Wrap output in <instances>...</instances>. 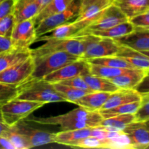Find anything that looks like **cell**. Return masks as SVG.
Masks as SVG:
<instances>
[{"mask_svg": "<svg viewBox=\"0 0 149 149\" xmlns=\"http://www.w3.org/2000/svg\"><path fill=\"white\" fill-rule=\"evenodd\" d=\"M103 119V116L98 111H90L79 106L64 114L34 118L29 121L40 125L60 126L61 131H66L97 127Z\"/></svg>", "mask_w": 149, "mask_h": 149, "instance_id": "obj_1", "label": "cell"}, {"mask_svg": "<svg viewBox=\"0 0 149 149\" xmlns=\"http://www.w3.org/2000/svg\"><path fill=\"white\" fill-rule=\"evenodd\" d=\"M16 98L42 103L66 102V100L56 91L53 84L45 79H31L17 87Z\"/></svg>", "mask_w": 149, "mask_h": 149, "instance_id": "obj_2", "label": "cell"}, {"mask_svg": "<svg viewBox=\"0 0 149 149\" xmlns=\"http://www.w3.org/2000/svg\"><path fill=\"white\" fill-rule=\"evenodd\" d=\"M33 58L34 60V68L29 79H44L48 74L80 58L68 52L58 51Z\"/></svg>", "mask_w": 149, "mask_h": 149, "instance_id": "obj_3", "label": "cell"}, {"mask_svg": "<svg viewBox=\"0 0 149 149\" xmlns=\"http://www.w3.org/2000/svg\"><path fill=\"white\" fill-rule=\"evenodd\" d=\"M79 36L81 38L84 45V51L80 58L86 61L102 57L113 56L119 50V44L113 39L100 37L90 33Z\"/></svg>", "mask_w": 149, "mask_h": 149, "instance_id": "obj_4", "label": "cell"}, {"mask_svg": "<svg viewBox=\"0 0 149 149\" xmlns=\"http://www.w3.org/2000/svg\"><path fill=\"white\" fill-rule=\"evenodd\" d=\"M44 105L39 102L20 100L15 97L1 106L3 120L9 127L13 126Z\"/></svg>", "mask_w": 149, "mask_h": 149, "instance_id": "obj_5", "label": "cell"}, {"mask_svg": "<svg viewBox=\"0 0 149 149\" xmlns=\"http://www.w3.org/2000/svg\"><path fill=\"white\" fill-rule=\"evenodd\" d=\"M58 51H65L81 58L84 51V42L80 36L47 39L45 40L44 45L36 49H31V55L33 58H37Z\"/></svg>", "mask_w": 149, "mask_h": 149, "instance_id": "obj_6", "label": "cell"}, {"mask_svg": "<svg viewBox=\"0 0 149 149\" xmlns=\"http://www.w3.org/2000/svg\"><path fill=\"white\" fill-rule=\"evenodd\" d=\"M81 7V0H74L71 4L63 11L42 19L36 26V36L48 33L58 26L67 23L78 15Z\"/></svg>", "mask_w": 149, "mask_h": 149, "instance_id": "obj_7", "label": "cell"}, {"mask_svg": "<svg viewBox=\"0 0 149 149\" xmlns=\"http://www.w3.org/2000/svg\"><path fill=\"white\" fill-rule=\"evenodd\" d=\"M34 68V60L31 55L0 72V82L18 87L30 79Z\"/></svg>", "mask_w": 149, "mask_h": 149, "instance_id": "obj_8", "label": "cell"}, {"mask_svg": "<svg viewBox=\"0 0 149 149\" xmlns=\"http://www.w3.org/2000/svg\"><path fill=\"white\" fill-rule=\"evenodd\" d=\"M127 20H129L125 14L112 3L103 11L97 20L93 22L85 29L79 31L75 36L84 35L94 31L105 30Z\"/></svg>", "mask_w": 149, "mask_h": 149, "instance_id": "obj_9", "label": "cell"}, {"mask_svg": "<svg viewBox=\"0 0 149 149\" xmlns=\"http://www.w3.org/2000/svg\"><path fill=\"white\" fill-rule=\"evenodd\" d=\"M10 39L15 49H30L31 45L37 39L33 19L15 23Z\"/></svg>", "mask_w": 149, "mask_h": 149, "instance_id": "obj_10", "label": "cell"}, {"mask_svg": "<svg viewBox=\"0 0 149 149\" xmlns=\"http://www.w3.org/2000/svg\"><path fill=\"white\" fill-rule=\"evenodd\" d=\"M90 63L88 61L82 58H79L48 74L44 79L51 84L59 83L63 80L88 74L90 73Z\"/></svg>", "mask_w": 149, "mask_h": 149, "instance_id": "obj_11", "label": "cell"}, {"mask_svg": "<svg viewBox=\"0 0 149 149\" xmlns=\"http://www.w3.org/2000/svg\"><path fill=\"white\" fill-rule=\"evenodd\" d=\"M25 137L31 148L53 143L55 133L36 129L28 125L23 120L13 125Z\"/></svg>", "mask_w": 149, "mask_h": 149, "instance_id": "obj_12", "label": "cell"}, {"mask_svg": "<svg viewBox=\"0 0 149 149\" xmlns=\"http://www.w3.org/2000/svg\"><path fill=\"white\" fill-rule=\"evenodd\" d=\"M113 3V0H100L87 6L81 10L74 20V24L78 28L79 31L90 26L97 20L105 10ZM77 35V34H76Z\"/></svg>", "mask_w": 149, "mask_h": 149, "instance_id": "obj_13", "label": "cell"}, {"mask_svg": "<svg viewBox=\"0 0 149 149\" xmlns=\"http://www.w3.org/2000/svg\"><path fill=\"white\" fill-rule=\"evenodd\" d=\"M118 44L138 51L149 50V30L136 29L132 33L114 39Z\"/></svg>", "mask_w": 149, "mask_h": 149, "instance_id": "obj_14", "label": "cell"}, {"mask_svg": "<svg viewBox=\"0 0 149 149\" xmlns=\"http://www.w3.org/2000/svg\"><path fill=\"white\" fill-rule=\"evenodd\" d=\"M122 131L129 136L133 149H144L149 146V130L143 122H132Z\"/></svg>", "mask_w": 149, "mask_h": 149, "instance_id": "obj_15", "label": "cell"}, {"mask_svg": "<svg viewBox=\"0 0 149 149\" xmlns=\"http://www.w3.org/2000/svg\"><path fill=\"white\" fill-rule=\"evenodd\" d=\"M140 100H141V95L135 90L119 89L116 91L111 93L109 98L107 99L100 110L113 109L125 103L140 101Z\"/></svg>", "mask_w": 149, "mask_h": 149, "instance_id": "obj_16", "label": "cell"}, {"mask_svg": "<svg viewBox=\"0 0 149 149\" xmlns=\"http://www.w3.org/2000/svg\"><path fill=\"white\" fill-rule=\"evenodd\" d=\"M116 56L123 58L134 68L146 71L149 70V59L139 51L119 45Z\"/></svg>", "mask_w": 149, "mask_h": 149, "instance_id": "obj_17", "label": "cell"}, {"mask_svg": "<svg viewBox=\"0 0 149 149\" xmlns=\"http://www.w3.org/2000/svg\"><path fill=\"white\" fill-rule=\"evenodd\" d=\"M113 4L129 20L149 10V0H113Z\"/></svg>", "mask_w": 149, "mask_h": 149, "instance_id": "obj_18", "label": "cell"}, {"mask_svg": "<svg viewBox=\"0 0 149 149\" xmlns=\"http://www.w3.org/2000/svg\"><path fill=\"white\" fill-rule=\"evenodd\" d=\"M147 74L146 71L140 69H131L130 71L111 79V81L119 89L135 90L136 86L141 82Z\"/></svg>", "mask_w": 149, "mask_h": 149, "instance_id": "obj_19", "label": "cell"}, {"mask_svg": "<svg viewBox=\"0 0 149 149\" xmlns=\"http://www.w3.org/2000/svg\"><path fill=\"white\" fill-rule=\"evenodd\" d=\"M40 11L36 0H16L13 10L15 23L33 19Z\"/></svg>", "mask_w": 149, "mask_h": 149, "instance_id": "obj_20", "label": "cell"}, {"mask_svg": "<svg viewBox=\"0 0 149 149\" xmlns=\"http://www.w3.org/2000/svg\"><path fill=\"white\" fill-rule=\"evenodd\" d=\"M110 95L111 93L91 92L79 99L75 104L90 111H98L103 107Z\"/></svg>", "mask_w": 149, "mask_h": 149, "instance_id": "obj_21", "label": "cell"}, {"mask_svg": "<svg viewBox=\"0 0 149 149\" xmlns=\"http://www.w3.org/2000/svg\"><path fill=\"white\" fill-rule=\"evenodd\" d=\"M103 148L133 149L129 136L123 131L108 130L107 137L103 141Z\"/></svg>", "mask_w": 149, "mask_h": 149, "instance_id": "obj_22", "label": "cell"}, {"mask_svg": "<svg viewBox=\"0 0 149 149\" xmlns=\"http://www.w3.org/2000/svg\"><path fill=\"white\" fill-rule=\"evenodd\" d=\"M134 30H135V26L130 20H127V21L119 23V24L109 28V29L101 31H91L88 33L100 36V37L116 39L132 33Z\"/></svg>", "mask_w": 149, "mask_h": 149, "instance_id": "obj_23", "label": "cell"}, {"mask_svg": "<svg viewBox=\"0 0 149 149\" xmlns=\"http://www.w3.org/2000/svg\"><path fill=\"white\" fill-rule=\"evenodd\" d=\"M92 128L93 127L61 131V132L55 133L54 143L68 146L70 144L78 141V140L90 136Z\"/></svg>", "mask_w": 149, "mask_h": 149, "instance_id": "obj_24", "label": "cell"}, {"mask_svg": "<svg viewBox=\"0 0 149 149\" xmlns=\"http://www.w3.org/2000/svg\"><path fill=\"white\" fill-rule=\"evenodd\" d=\"M30 49H13L0 55V72L31 56Z\"/></svg>", "mask_w": 149, "mask_h": 149, "instance_id": "obj_25", "label": "cell"}, {"mask_svg": "<svg viewBox=\"0 0 149 149\" xmlns=\"http://www.w3.org/2000/svg\"><path fill=\"white\" fill-rule=\"evenodd\" d=\"M82 77L88 84L89 87L94 92H105L111 93L119 90V88L108 79L93 75L90 73L84 74Z\"/></svg>", "mask_w": 149, "mask_h": 149, "instance_id": "obj_26", "label": "cell"}, {"mask_svg": "<svg viewBox=\"0 0 149 149\" xmlns=\"http://www.w3.org/2000/svg\"><path fill=\"white\" fill-rule=\"evenodd\" d=\"M78 32V28L74 24V22L68 21L54 29L48 33L49 34L47 33L39 36L36 41H45L50 39H65V38L74 37Z\"/></svg>", "mask_w": 149, "mask_h": 149, "instance_id": "obj_27", "label": "cell"}, {"mask_svg": "<svg viewBox=\"0 0 149 149\" xmlns=\"http://www.w3.org/2000/svg\"><path fill=\"white\" fill-rule=\"evenodd\" d=\"M135 122V114L116 115L102 120L99 126L110 131H122L128 125Z\"/></svg>", "mask_w": 149, "mask_h": 149, "instance_id": "obj_28", "label": "cell"}, {"mask_svg": "<svg viewBox=\"0 0 149 149\" xmlns=\"http://www.w3.org/2000/svg\"><path fill=\"white\" fill-rule=\"evenodd\" d=\"M74 0H51L33 18L35 25H37L42 19L52 15L66 9Z\"/></svg>", "mask_w": 149, "mask_h": 149, "instance_id": "obj_29", "label": "cell"}, {"mask_svg": "<svg viewBox=\"0 0 149 149\" xmlns=\"http://www.w3.org/2000/svg\"><path fill=\"white\" fill-rule=\"evenodd\" d=\"M141 104V100L140 101H135L132 103H125L121 106H116L110 109H104V110L98 111L103 119L111 117V116H116V115L122 114H135L138 110L139 109Z\"/></svg>", "mask_w": 149, "mask_h": 149, "instance_id": "obj_30", "label": "cell"}, {"mask_svg": "<svg viewBox=\"0 0 149 149\" xmlns=\"http://www.w3.org/2000/svg\"><path fill=\"white\" fill-rule=\"evenodd\" d=\"M52 84L56 91L66 100V102H70V103H74V104L79 99L81 98L84 95L91 93V92L86 91V90L75 88V87H71V86L65 85V84H61V83H55Z\"/></svg>", "mask_w": 149, "mask_h": 149, "instance_id": "obj_31", "label": "cell"}, {"mask_svg": "<svg viewBox=\"0 0 149 149\" xmlns=\"http://www.w3.org/2000/svg\"><path fill=\"white\" fill-rule=\"evenodd\" d=\"M131 69H134V68H115V67L90 64V73L93 75L111 79L113 77H116L117 76L124 74V73L127 72V71H130Z\"/></svg>", "mask_w": 149, "mask_h": 149, "instance_id": "obj_32", "label": "cell"}, {"mask_svg": "<svg viewBox=\"0 0 149 149\" xmlns=\"http://www.w3.org/2000/svg\"><path fill=\"white\" fill-rule=\"evenodd\" d=\"M90 64L99 65H105V66L115 67V68H134L130 64L127 62L123 58L113 55V56H106L102 58H94L89 60ZM136 69V68H134Z\"/></svg>", "mask_w": 149, "mask_h": 149, "instance_id": "obj_33", "label": "cell"}, {"mask_svg": "<svg viewBox=\"0 0 149 149\" xmlns=\"http://www.w3.org/2000/svg\"><path fill=\"white\" fill-rule=\"evenodd\" d=\"M3 136L10 141V142L14 146L15 149L31 148L25 137L22 134H20L14 126L10 127L8 130L6 131Z\"/></svg>", "mask_w": 149, "mask_h": 149, "instance_id": "obj_34", "label": "cell"}, {"mask_svg": "<svg viewBox=\"0 0 149 149\" xmlns=\"http://www.w3.org/2000/svg\"><path fill=\"white\" fill-rule=\"evenodd\" d=\"M68 146L71 148H103L104 144H103V141L98 138L93 136H88L87 138H84L72 143Z\"/></svg>", "mask_w": 149, "mask_h": 149, "instance_id": "obj_35", "label": "cell"}, {"mask_svg": "<svg viewBox=\"0 0 149 149\" xmlns=\"http://www.w3.org/2000/svg\"><path fill=\"white\" fill-rule=\"evenodd\" d=\"M17 87L0 82V106L16 97Z\"/></svg>", "mask_w": 149, "mask_h": 149, "instance_id": "obj_36", "label": "cell"}, {"mask_svg": "<svg viewBox=\"0 0 149 149\" xmlns=\"http://www.w3.org/2000/svg\"><path fill=\"white\" fill-rule=\"evenodd\" d=\"M15 24V20L13 13L9 14L0 20V36L11 37L13 28Z\"/></svg>", "mask_w": 149, "mask_h": 149, "instance_id": "obj_37", "label": "cell"}, {"mask_svg": "<svg viewBox=\"0 0 149 149\" xmlns=\"http://www.w3.org/2000/svg\"><path fill=\"white\" fill-rule=\"evenodd\" d=\"M135 122H143L149 119V96H141V104L135 113Z\"/></svg>", "mask_w": 149, "mask_h": 149, "instance_id": "obj_38", "label": "cell"}, {"mask_svg": "<svg viewBox=\"0 0 149 149\" xmlns=\"http://www.w3.org/2000/svg\"><path fill=\"white\" fill-rule=\"evenodd\" d=\"M61 84H65V85L71 86V87H75V88L80 89V90H86L88 92H94L91 90V89L89 87L88 84L84 79L82 76H77V77H73V78L69 79L63 80L61 81Z\"/></svg>", "mask_w": 149, "mask_h": 149, "instance_id": "obj_39", "label": "cell"}, {"mask_svg": "<svg viewBox=\"0 0 149 149\" xmlns=\"http://www.w3.org/2000/svg\"><path fill=\"white\" fill-rule=\"evenodd\" d=\"M130 21L136 29H148L149 30V10L146 13L130 19Z\"/></svg>", "mask_w": 149, "mask_h": 149, "instance_id": "obj_40", "label": "cell"}, {"mask_svg": "<svg viewBox=\"0 0 149 149\" xmlns=\"http://www.w3.org/2000/svg\"><path fill=\"white\" fill-rule=\"evenodd\" d=\"M15 2L16 0H2L0 2V20L13 13Z\"/></svg>", "mask_w": 149, "mask_h": 149, "instance_id": "obj_41", "label": "cell"}, {"mask_svg": "<svg viewBox=\"0 0 149 149\" xmlns=\"http://www.w3.org/2000/svg\"><path fill=\"white\" fill-rule=\"evenodd\" d=\"M135 90L142 95L149 96V75L146 74L141 82L136 86Z\"/></svg>", "mask_w": 149, "mask_h": 149, "instance_id": "obj_42", "label": "cell"}, {"mask_svg": "<svg viewBox=\"0 0 149 149\" xmlns=\"http://www.w3.org/2000/svg\"><path fill=\"white\" fill-rule=\"evenodd\" d=\"M15 49L11 39L6 36H0V55Z\"/></svg>", "mask_w": 149, "mask_h": 149, "instance_id": "obj_43", "label": "cell"}, {"mask_svg": "<svg viewBox=\"0 0 149 149\" xmlns=\"http://www.w3.org/2000/svg\"><path fill=\"white\" fill-rule=\"evenodd\" d=\"M0 149H15V148L7 138L0 135Z\"/></svg>", "mask_w": 149, "mask_h": 149, "instance_id": "obj_44", "label": "cell"}, {"mask_svg": "<svg viewBox=\"0 0 149 149\" xmlns=\"http://www.w3.org/2000/svg\"><path fill=\"white\" fill-rule=\"evenodd\" d=\"M10 127L4 122L2 118V115H1V106H0V135H4L6 131L8 130Z\"/></svg>", "mask_w": 149, "mask_h": 149, "instance_id": "obj_45", "label": "cell"}, {"mask_svg": "<svg viewBox=\"0 0 149 149\" xmlns=\"http://www.w3.org/2000/svg\"><path fill=\"white\" fill-rule=\"evenodd\" d=\"M98 1H100V0H81V7H80V10L84 9V7H86L87 6L90 5V4Z\"/></svg>", "mask_w": 149, "mask_h": 149, "instance_id": "obj_46", "label": "cell"}, {"mask_svg": "<svg viewBox=\"0 0 149 149\" xmlns=\"http://www.w3.org/2000/svg\"><path fill=\"white\" fill-rule=\"evenodd\" d=\"M51 0H36V3L38 4V5H39V9H40V11L42 10V9L44 8V7H45V6L47 5V4H48V3ZM39 11V12H40Z\"/></svg>", "mask_w": 149, "mask_h": 149, "instance_id": "obj_47", "label": "cell"}, {"mask_svg": "<svg viewBox=\"0 0 149 149\" xmlns=\"http://www.w3.org/2000/svg\"><path fill=\"white\" fill-rule=\"evenodd\" d=\"M143 124L144 126L146 127V128L148 130H149V119L145 121V122H143Z\"/></svg>", "mask_w": 149, "mask_h": 149, "instance_id": "obj_48", "label": "cell"}, {"mask_svg": "<svg viewBox=\"0 0 149 149\" xmlns=\"http://www.w3.org/2000/svg\"><path fill=\"white\" fill-rule=\"evenodd\" d=\"M139 52H141V53L143 54L145 56H146L147 58L149 59V50H144V51H139Z\"/></svg>", "mask_w": 149, "mask_h": 149, "instance_id": "obj_49", "label": "cell"}, {"mask_svg": "<svg viewBox=\"0 0 149 149\" xmlns=\"http://www.w3.org/2000/svg\"><path fill=\"white\" fill-rule=\"evenodd\" d=\"M147 74H148V75H149V70L148 71H147Z\"/></svg>", "mask_w": 149, "mask_h": 149, "instance_id": "obj_50", "label": "cell"}, {"mask_svg": "<svg viewBox=\"0 0 149 149\" xmlns=\"http://www.w3.org/2000/svg\"><path fill=\"white\" fill-rule=\"evenodd\" d=\"M1 1H2V0H0V2H1Z\"/></svg>", "mask_w": 149, "mask_h": 149, "instance_id": "obj_51", "label": "cell"}, {"mask_svg": "<svg viewBox=\"0 0 149 149\" xmlns=\"http://www.w3.org/2000/svg\"><path fill=\"white\" fill-rule=\"evenodd\" d=\"M148 148V149H149V146H148V148Z\"/></svg>", "mask_w": 149, "mask_h": 149, "instance_id": "obj_52", "label": "cell"}]
</instances>
